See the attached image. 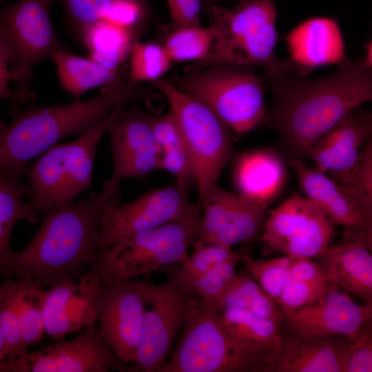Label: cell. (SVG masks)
<instances>
[{"instance_id": "cell-46", "label": "cell", "mask_w": 372, "mask_h": 372, "mask_svg": "<svg viewBox=\"0 0 372 372\" xmlns=\"http://www.w3.org/2000/svg\"><path fill=\"white\" fill-rule=\"evenodd\" d=\"M349 230L350 240L360 242L372 253V221L367 220L364 226Z\"/></svg>"}, {"instance_id": "cell-1", "label": "cell", "mask_w": 372, "mask_h": 372, "mask_svg": "<svg viewBox=\"0 0 372 372\" xmlns=\"http://www.w3.org/2000/svg\"><path fill=\"white\" fill-rule=\"evenodd\" d=\"M273 95L262 123L293 155L306 156L314 143L362 104L372 103V67L345 59L317 79L296 74L266 78Z\"/></svg>"}, {"instance_id": "cell-39", "label": "cell", "mask_w": 372, "mask_h": 372, "mask_svg": "<svg viewBox=\"0 0 372 372\" xmlns=\"http://www.w3.org/2000/svg\"><path fill=\"white\" fill-rule=\"evenodd\" d=\"M192 253L183 262L177 276L178 281L191 291L194 282L220 263L229 258L235 251L220 245L195 240Z\"/></svg>"}, {"instance_id": "cell-45", "label": "cell", "mask_w": 372, "mask_h": 372, "mask_svg": "<svg viewBox=\"0 0 372 372\" xmlns=\"http://www.w3.org/2000/svg\"><path fill=\"white\" fill-rule=\"evenodd\" d=\"M14 75L11 68L10 56L6 47L0 44V99H13L14 91L11 89Z\"/></svg>"}, {"instance_id": "cell-48", "label": "cell", "mask_w": 372, "mask_h": 372, "mask_svg": "<svg viewBox=\"0 0 372 372\" xmlns=\"http://www.w3.org/2000/svg\"><path fill=\"white\" fill-rule=\"evenodd\" d=\"M366 56L364 58L366 62L372 67V39L367 45Z\"/></svg>"}, {"instance_id": "cell-37", "label": "cell", "mask_w": 372, "mask_h": 372, "mask_svg": "<svg viewBox=\"0 0 372 372\" xmlns=\"http://www.w3.org/2000/svg\"><path fill=\"white\" fill-rule=\"evenodd\" d=\"M172 62L162 43L138 41L130 55L128 81L138 84L161 79L170 69Z\"/></svg>"}, {"instance_id": "cell-49", "label": "cell", "mask_w": 372, "mask_h": 372, "mask_svg": "<svg viewBox=\"0 0 372 372\" xmlns=\"http://www.w3.org/2000/svg\"><path fill=\"white\" fill-rule=\"evenodd\" d=\"M207 1L211 3H216L218 1H220V0H207ZM239 1H245V0H239Z\"/></svg>"}, {"instance_id": "cell-3", "label": "cell", "mask_w": 372, "mask_h": 372, "mask_svg": "<svg viewBox=\"0 0 372 372\" xmlns=\"http://www.w3.org/2000/svg\"><path fill=\"white\" fill-rule=\"evenodd\" d=\"M136 85L120 78L86 100L13 112L10 123L1 128V170L23 176L28 163L48 149L68 136L84 135L118 106L143 96Z\"/></svg>"}, {"instance_id": "cell-33", "label": "cell", "mask_w": 372, "mask_h": 372, "mask_svg": "<svg viewBox=\"0 0 372 372\" xmlns=\"http://www.w3.org/2000/svg\"><path fill=\"white\" fill-rule=\"evenodd\" d=\"M229 307L246 309L283 324L284 316L277 302L248 273H238L226 296L223 309Z\"/></svg>"}, {"instance_id": "cell-12", "label": "cell", "mask_w": 372, "mask_h": 372, "mask_svg": "<svg viewBox=\"0 0 372 372\" xmlns=\"http://www.w3.org/2000/svg\"><path fill=\"white\" fill-rule=\"evenodd\" d=\"M136 369L115 354L96 324L71 340H58L26 351L13 361L0 362V372H130Z\"/></svg>"}, {"instance_id": "cell-18", "label": "cell", "mask_w": 372, "mask_h": 372, "mask_svg": "<svg viewBox=\"0 0 372 372\" xmlns=\"http://www.w3.org/2000/svg\"><path fill=\"white\" fill-rule=\"evenodd\" d=\"M152 116L136 107H124L108 129L112 156L110 179L144 178L160 169V154Z\"/></svg>"}, {"instance_id": "cell-32", "label": "cell", "mask_w": 372, "mask_h": 372, "mask_svg": "<svg viewBox=\"0 0 372 372\" xmlns=\"http://www.w3.org/2000/svg\"><path fill=\"white\" fill-rule=\"evenodd\" d=\"M23 280L9 278L0 286V362H11L23 353L20 327Z\"/></svg>"}, {"instance_id": "cell-2", "label": "cell", "mask_w": 372, "mask_h": 372, "mask_svg": "<svg viewBox=\"0 0 372 372\" xmlns=\"http://www.w3.org/2000/svg\"><path fill=\"white\" fill-rule=\"evenodd\" d=\"M120 182L106 180L99 193L43 212L41 224L28 244L0 260V273L30 279L45 287L72 279L83 267L96 263L105 207L119 200Z\"/></svg>"}, {"instance_id": "cell-40", "label": "cell", "mask_w": 372, "mask_h": 372, "mask_svg": "<svg viewBox=\"0 0 372 372\" xmlns=\"http://www.w3.org/2000/svg\"><path fill=\"white\" fill-rule=\"evenodd\" d=\"M341 184L362 215L372 221V136L365 142L355 166Z\"/></svg>"}, {"instance_id": "cell-16", "label": "cell", "mask_w": 372, "mask_h": 372, "mask_svg": "<svg viewBox=\"0 0 372 372\" xmlns=\"http://www.w3.org/2000/svg\"><path fill=\"white\" fill-rule=\"evenodd\" d=\"M146 282L126 280L118 284L103 281L97 295L99 328L115 354L135 364L142 338L145 311Z\"/></svg>"}, {"instance_id": "cell-22", "label": "cell", "mask_w": 372, "mask_h": 372, "mask_svg": "<svg viewBox=\"0 0 372 372\" xmlns=\"http://www.w3.org/2000/svg\"><path fill=\"white\" fill-rule=\"evenodd\" d=\"M285 43L289 59L307 74L346 59L340 28L331 18L313 17L302 22L285 36Z\"/></svg>"}, {"instance_id": "cell-38", "label": "cell", "mask_w": 372, "mask_h": 372, "mask_svg": "<svg viewBox=\"0 0 372 372\" xmlns=\"http://www.w3.org/2000/svg\"><path fill=\"white\" fill-rule=\"evenodd\" d=\"M292 260L293 258L286 255L269 259L244 255L242 260L247 273L277 304L290 280Z\"/></svg>"}, {"instance_id": "cell-5", "label": "cell", "mask_w": 372, "mask_h": 372, "mask_svg": "<svg viewBox=\"0 0 372 372\" xmlns=\"http://www.w3.org/2000/svg\"><path fill=\"white\" fill-rule=\"evenodd\" d=\"M200 205L192 206L178 218L125 238L99 251L93 266L102 281L118 284L163 267L182 263L196 239Z\"/></svg>"}, {"instance_id": "cell-6", "label": "cell", "mask_w": 372, "mask_h": 372, "mask_svg": "<svg viewBox=\"0 0 372 372\" xmlns=\"http://www.w3.org/2000/svg\"><path fill=\"white\" fill-rule=\"evenodd\" d=\"M111 114L83 136L56 143L40 154L24 173L30 187L28 203L37 213L68 205L91 185L98 145L118 112Z\"/></svg>"}, {"instance_id": "cell-9", "label": "cell", "mask_w": 372, "mask_h": 372, "mask_svg": "<svg viewBox=\"0 0 372 372\" xmlns=\"http://www.w3.org/2000/svg\"><path fill=\"white\" fill-rule=\"evenodd\" d=\"M55 0H19L6 5L0 15V44L10 56L15 85L12 107L32 99L29 91L34 67L67 48L53 28L50 8Z\"/></svg>"}, {"instance_id": "cell-44", "label": "cell", "mask_w": 372, "mask_h": 372, "mask_svg": "<svg viewBox=\"0 0 372 372\" xmlns=\"http://www.w3.org/2000/svg\"><path fill=\"white\" fill-rule=\"evenodd\" d=\"M290 280L306 282L329 281L322 263L313 260V258H293Z\"/></svg>"}, {"instance_id": "cell-28", "label": "cell", "mask_w": 372, "mask_h": 372, "mask_svg": "<svg viewBox=\"0 0 372 372\" xmlns=\"http://www.w3.org/2000/svg\"><path fill=\"white\" fill-rule=\"evenodd\" d=\"M154 138L160 154V169L172 175L187 189L195 183L192 159L182 133L172 112L152 118Z\"/></svg>"}, {"instance_id": "cell-21", "label": "cell", "mask_w": 372, "mask_h": 372, "mask_svg": "<svg viewBox=\"0 0 372 372\" xmlns=\"http://www.w3.org/2000/svg\"><path fill=\"white\" fill-rule=\"evenodd\" d=\"M371 136L367 125L354 110L320 138L305 156L315 167L342 183L355 166Z\"/></svg>"}, {"instance_id": "cell-29", "label": "cell", "mask_w": 372, "mask_h": 372, "mask_svg": "<svg viewBox=\"0 0 372 372\" xmlns=\"http://www.w3.org/2000/svg\"><path fill=\"white\" fill-rule=\"evenodd\" d=\"M141 32L100 21L86 27L79 37L90 51V57L117 71L130 55Z\"/></svg>"}, {"instance_id": "cell-14", "label": "cell", "mask_w": 372, "mask_h": 372, "mask_svg": "<svg viewBox=\"0 0 372 372\" xmlns=\"http://www.w3.org/2000/svg\"><path fill=\"white\" fill-rule=\"evenodd\" d=\"M187 189L176 182L150 190L136 199L108 203L104 208L98 245L106 249L131 235L162 225L185 214L192 206Z\"/></svg>"}, {"instance_id": "cell-7", "label": "cell", "mask_w": 372, "mask_h": 372, "mask_svg": "<svg viewBox=\"0 0 372 372\" xmlns=\"http://www.w3.org/2000/svg\"><path fill=\"white\" fill-rule=\"evenodd\" d=\"M168 80L205 103L237 134L251 131L265 118L263 81L253 67L215 65Z\"/></svg>"}, {"instance_id": "cell-27", "label": "cell", "mask_w": 372, "mask_h": 372, "mask_svg": "<svg viewBox=\"0 0 372 372\" xmlns=\"http://www.w3.org/2000/svg\"><path fill=\"white\" fill-rule=\"evenodd\" d=\"M287 170L276 152L261 149L246 152L237 160L234 180L238 193L269 204L282 191Z\"/></svg>"}, {"instance_id": "cell-41", "label": "cell", "mask_w": 372, "mask_h": 372, "mask_svg": "<svg viewBox=\"0 0 372 372\" xmlns=\"http://www.w3.org/2000/svg\"><path fill=\"white\" fill-rule=\"evenodd\" d=\"M329 281L306 282L290 280L278 301L285 317L320 300L329 290Z\"/></svg>"}, {"instance_id": "cell-23", "label": "cell", "mask_w": 372, "mask_h": 372, "mask_svg": "<svg viewBox=\"0 0 372 372\" xmlns=\"http://www.w3.org/2000/svg\"><path fill=\"white\" fill-rule=\"evenodd\" d=\"M289 164L304 196L318 207L333 225L353 229L366 223L368 220L343 185L316 167L307 165L300 158L292 157Z\"/></svg>"}, {"instance_id": "cell-17", "label": "cell", "mask_w": 372, "mask_h": 372, "mask_svg": "<svg viewBox=\"0 0 372 372\" xmlns=\"http://www.w3.org/2000/svg\"><path fill=\"white\" fill-rule=\"evenodd\" d=\"M372 324V308L331 287L316 302L285 317L287 335L342 337L355 340Z\"/></svg>"}, {"instance_id": "cell-15", "label": "cell", "mask_w": 372, "mask_h": 372, "mask_svg": "<svg viewBox=\"0 0 372 372\" xmlns=\"http://www.w3.org/2000/svg\"><path fill=\"white\" fill-rule=\"evenodd\" d=\"M201 215L195 240L232 248L254 240L264 225L269 204L229 192L218 184L200 197Z\"/></svg>"}, {"instance_id": "cell-26", "label": "cell", "mask_w": 372, "mask_h": 372, "mask_svg": "<svg viewBox=\"0 0 372 372\" xmlns=\"http://www.w3.org/2000/svg\"><path fill=\"white\" fill-rule=\"evenodd\" d=\"M66 21L79 37L88 25L103 21L142 30L152 17L149 0H61Z\"/></svg>"}, {"instance_id": "cell-25", "label": "cell", "mask_w": 372, "mask_h": 372, "mask_svg": "<svg viewBox=\"0 0 372 372\" xmlns=\"http://www.w3.org/2000/svg\"><path fill=\"white\" fill-rule=\"evenodd\" d=\"M332 287L359 297L372 308V253L349 240L330 247L320 257Z\"/></svg>"}, {"instance_id": "cell-31", "label": "cell", "mask_w": 372, "mask_h": 372, "mask_svg": "<svg viewBox=\"0 0 372 372\" xmlns=\"http://www.w3.org/2000/svg\"><path fill=\"white\" fill-rule=\"evenodd\" d=\"M21 176L6 170L0 172V260L12 252L10 241L14 225L19 220L35 224L39 214L23 200L29 196L28 183Z\"/></svg>"}, {"instance_id": "cell-43", "label": "cell", "mask_w": 372, "mask_h": 372, "mask_svg": "<svg viewBox=\"0 0 372 372\" xmlns=\"http://www.w3.org/2000/svg\"><path fill=\"white\" fill-rule=\"evenodd\" d=\"M171 20L170 28L202 25L201 0H166Z\"/></svg>"}, {"instance_id": "cell-20", "label": "cell", "mask_w": 372, "mask_h": 372, "mask_svg": "<svg viewBox=\"0 0 372 372\" xmlns=\"http://www.w3.org/2000/svg\"><path fill=\"white\" fill-rule=\"evenodd\" d=\"M220 315L251 372H273L283 351V324L236 307H225Z\"/></svg>"}, {"instance_id": "cell-34", "label": "cell", "mask_w": 372, "mask_h": 372, "mask_svg": "<svg viewBox=\"0 0 372 372\" xmlns=\"http://www.w3.org/2000/svg\"><path fill=\"white\" fill-rule=\"evenodd\" d=\"M243 256L241 252L235 251L229 258L197 280L192 286L191 291L205 305L220 312L226 296L238 275L236 267Z\"/></svg>"}, {"instance_id": "cell-4", "label": "cell", "mask_w": 372, "mask_h": 372, "mask_svg": "<svg viewBox=\"0 0 372 372\" xmlns=\"http://www.w3.org/2000/svg\"><path fill=\"white\" fill-rule=\"evenodd\" d=\"M202 10L209 21L214 37L208 56L187 68L186 73L215 65L258 67L266 78L307 74L289 59L276 54L278 40L277 11L273 0L239 1L232 8H225L202 0Z\"/></svg>"}, {"instance_id": "cell-13", "label": "cell", "mask_w": 372, "mask_h": 372, "mask_svg": "<svg viewBox=\"0 0 372 372\" xmlns=\"http://www.w3.org/2000/svg\"><path fill=\"white\" fill-rule=\"evenodd\" d=\"M193 293L176 277L163 284L146 282L145 311L135 365L143 372H161L183 329Z\"/></svg>"}, {"instance_id": "cell-42", "label": "cell", "mask_w": 372, "mask_h": 372, "mask_svg": "<svg viewBox=\"0 0 372 372\" xmlns=\"http://www.w3.org/2000/svg\"><path fill=\"white\" fill-rule=\"evenodd\" d=\"M344 372H372V324L349 342Z\"/></svg>"}, {"instance_id": "cell-10", "label": "cell", "mask_w": 372, "mask_h": 372, "mask_svg": "<svg viewBox=\"0 0 372 372\" xmlns=\"http://www.w3.org/2000/svg\"><path fill=\"white\" fill-rule=\"evenodd\" d=\"M161 372H251L220 312L192 295L181 337Z\"/></svg>"}, {"instance_id": "cell-8", "label": "cell", "mask_w": 372, "mask_h": 372, "mask_svg": "<svg viewBox=\"0 0 372 372\" xmlns=\"http://www.w3.org/2000/svg\"><path fill=\"white\" fill-rule=\"evenodd\" d=\"M167 99L192 161L199 197L217 184L231 154L229 127L205 103L168 79L151 83Z\"/></svg>"}, {"instance_id": "cell-11", "label": "cell", "mask_w": 372, "mask_h": 372, "mask_svg": "<svg viewBox=\"0 0 372 372\" xmlns=\"http://www.w3.org/2000/svg\"><path fill=\"white\" fill-rule=\"evenodd\" d=\"M333 224L304 196L293 194L266 217L261 240L267 251L293 258H320L331 247Z\"/></svg>"}, {"instance_id": "cell-36", "label": "cell", "mask_w": 372, "mask_h": 372, "mask_svg": "<svg viewBox=\"0 0 372 372\" xmlns=\"http://www.w3.org/2000/svg\"><path fill=\"white\" fill-rule=\"evenodd\" d=\"M21 279V278H19ZM20 327L23 353L45 334L43 315L45 289L30 279H21Z\"/></svg>"}, {"instance_id": "cell-30", "label": "cell", "mask_w": 372, "mask_h": 372, "mask_svg": "<svg viewBox=\"0 0 372 372\" xmlns=\"http://www.w3.org/2000/svg\"><path fill=\"white\" fill-rule=\"evenodd\" d=\"M56 74L62 87L74 100L81 99L88 90L120 79L117 71L112 70L90 57L77 56L67 48L52 56Z\"/></svg>"}, {"instance_id": "cell-35", "label": "cell", "mask_w": 372, "mask_h": 372, "mask_svg": "<svg viewBox=\"0 0 372 372\" xmlns=\"http://www.w3.org/2000/svg\"><path fill=\"white\" fill-rule=\"evenodd\" d=\"M163 45L172 61L198 62L209 54L214 43L209 26L170 28Z\"/></svg>"}, {"instance_id": "cell-19", "label": "cell", "mask_w": 372, "mask_h": 372, "mask_svg": "<svg viewBox=\"0 0 372 372\" xmlns=\"http://www.w3.org/2000/svg\"><path fill=\"white\" fill-rule=\"evenodd\" d=\"M102 280L92 266L77 283L63 280L45 290L43 315L45 334L52 340L98 322L97 295Z\"/></svg>"}, {"instance_id": "cell-24", "label": "cell", "mask_w": 372, "mask_h": 372, "mask_svg": "<svg viewBox=\"0 0 372 372\" xmlns=\"http://www.w3.org/2000/svg\"><path fill=\"white\" fill-rule=\"evenodd\" d=\"M337 336L287 335L273 372H344L349 341Z\"/></svg>"}, {"instance_id": "cell-50", "label": "cell", "mask_w": 372, "mask_h": 372, "mask_svg": "<svg viewBox=\"0 0 372 372\" xmlns=\"http://www.w3.org/2000/svg\"><path fill=\"white\" fill-rule=\"evenodd\" d=\"M1 1H3V0H1Z\"/></svg>"}, {"instance_id": "cell-47", "label": "cell", "mask_w": 372, "mask_h": 372, "mask_svg": "<svg viewBox=\"0 0 372 372\" xmlns=\"http://www.w3.org/2000/svg\"><path fill=\"white\" fill-rule=\"evenodd\" d=\"M356 113L367 125L372 136V111L364 110L360 107L356 110Z\"/></svg>"}]
</instances>
